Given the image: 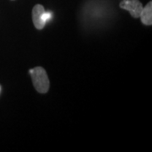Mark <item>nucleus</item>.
<instances>
[{
  "instance_id": "1",
  "label": "nucleus",
  "mask_w": 152,
  "mask_h": 152,
  "mask_svg": "<svg viewBox=\"0 0 152 152\" xmlns=\"http://www.w3.org/2000/svg\"><path fill=\"white\" fill-rule=\"evenodd\" d=\"M30 75L33 86L38 92L45 94L48 91L50 82L48 74L42 67H36L30 69Z\"/></svg>"
},
{
  "instance_id": "2",
  "label": "nucleus",
  "mask_w": 152,
  "mask_h": 152,
  "mask_svg": "<svg viewBox=\"0 0 152 152\" xmlns=\"http://www.w3.org/2000/svg\"><path fill=\"white\" fill-rule=\"evenodd\" d=\"M119 6L121 9L129 11L131 16L135 19L140 16L143 10V5L139 0H123L120 3Z\"/></svg>"
},
{
  "instance_id": "3",
  "label": "nucleus",
  "mask_w": 152,
  "mask_h": 152,
  "mask_svg": "<svg viewBox=\"0 0 152 152\" xmlns=\"http://www.w3.org/2000/svg\"><path fill=\"white\" fill-rule=\"evenodd\" d=\"M45 9L42 4H36L32 9V21L37 30H42L45 26V22L42 20V15Z\"/></svg>"
},
{
  "instance_id": "4",
  "label": "nucleus",
  "mask_w": 152,
  "mask_h": 152,
  "mask_svg": "<svg viewBox=\"0 0 152 152\" xmlns=\"http://www.w3.org/2000/svg\"><path fill=\"white\" fill-rule=\"evenodd\" d=\"M141 22L145 26L152 25V2L150 1L145 7H143V10L140 14Z\"/></svg>"
},
{
  "instance_id": "5",
  "label": "nucleus",
  "mask_w": 152,
  "mask_h": 152,
  "mask_svg": "<svg viewBox=\"0 0 152 152\" xmlns=\"http://www.w3.org/2000/svg\"><path fill=\"white\" fill-rule=\"evenodd\" d=\"M51 17H52V15L50 14V13H47L46 11L43 13V15H42V20H43V21L46 23V22L49 20L50 19H51Z\"/></svg>"
},
{
  "instance_id": "6",
  "label": "nucleus",
  "mask_w": 152,
  "mask_h": 152,
  "mask_svg": "<svg viewBox=\"0 0 152 152\" xmlns=\"http://www.w3.org/2000/svg\"><path fill=\"white\" fill-rule=\"evenodd\" d=\"M13 1H14V0H13Z\"/></svg>"
}]
</instances>
